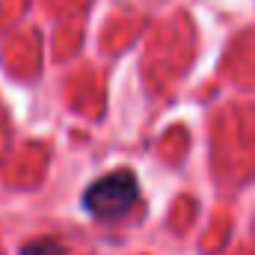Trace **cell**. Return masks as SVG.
Segmentation results:
<instances>
[{
	"label": "cell",
	"mask_w": 255,
	"mask_h": 255,
	"mask_svg": "<svg viewBox=\"0 0 255 255\" xmlns=\"http://www.w3.org/2000/svg\"><path fill=\"white\" fill-rule=\"evenodd\" d=\"M139 181L130 169H116L89 184L83 193V211L95 220H119L136 205Z\"/></svg>",
	"instance_id": "cell-1"
},
{
	"label": "cell",
	"mask_w": 255,
	"mask_h": 255,
	"mask_svg": "<svg viewBox=\"0 0 255 255\" xmlns=\"http://www.w3.org/2000/svg\"><path fill=\"white\" fill-rule=\"evenodd\" d=\"M21 255H65V250L57 244V241H51V238H42V241H33V244H27Z\"/></svg>",
	"instance_id": "cell-2"
}]
</instances>
